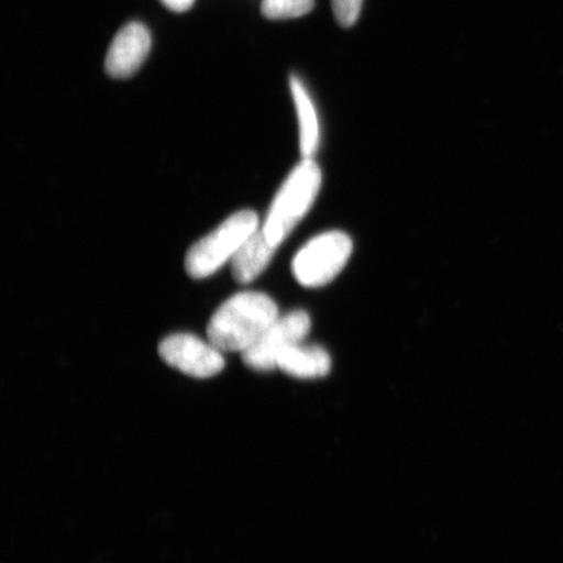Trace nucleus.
<instances>
[{"label": "nucleus", "mask_w": 563, "mask_h": 563, "mask_svg": "<svg viewBox=\"0 0 563 563\" xmlns=\"http://www.w3.org/2000/svg\"><path fill=\"white\" fill-rule=\"evenodd\" d=\"M279 317L277 302L269 295L244 291L217 309L208 323V341L222 352H245Z\"/></svg>", "instance_id": "1"}, {"label": "nucleus", "mask_w": 563, "mask_h": 563, "mask_svg": "<svg viewBox=\"0 0 563 563\" xmlns=\"http://www.w3.org/2000/svg\"><path fill=\"white\" fill-rule=\"evenodd\" d=\"M321 183V168L312 158L302 159L287 176L263 227H260V231L274 249L278 250L312 208L320 192Z\"/></svg>", "instance_id": "2"}, {"label": "nucleus", "mask_w": 563, "mask_h": 563, "mask_svg": "<svg viewBox=\"0 0 563 563\" xmlns=\"http://www.w3.org/2000/svg\"><path fill=\"white\" fill-rule=\"evenodd\" d=\"M258 229L260 220L255 211H236L189 249L186 256L187 273L195 279L213 276L224 264L234 260L244 243Z\"/></svg>", "instance_id": "3"}, {"label": "nucleus", "mask_w": 563, "mask_h": 563, "mask_svg": "<svg viewBox=\"0 0 563 563\" xmlns=\"http://www.w3.org/2000/svg\"><path fill=\"white\" fill-rule=\"evenodd\" d=\"M354 250L352 239L343 231H328L301 246L292 260V273L299 284L322 287L340 274Z\"/></svg>", "instance_id": "4"}, {"label": "nucleus", "mask_w": 563, "mask_h": 563, "mask_svg": "<svg viewBox=\"0 0 563 563\" xmlns=\"http://www.w3.org/2000/svg\"><path fill=\"white\" fill-rule=\"evenodd\" d=\"M312 320L306 311L279 316L252 347L243 352L246 367L256 372L277 369L278 357L287 347L301 343L311 332Z\"/></svg>", "instance_id": "5"}, {"label": "nucleus", "mask_w": 563, "mask_h": 563, "mask_svg": "<svg viewBox=\"0 0 563 563\" xmlns=\"http://www.w3.org/2000/svg\"><path fill=\"white\" fill-rule=\"evenodd\" d=\"M158 352L170 367L195 378H210L224 368L223 352L194 334L168 335L159 343Z\"/></svg>", "instance_id": "6"}, {"label": "nucleus", "mask_w": 563, "mask_h": 563, "mask_svg": "<svg viewBox=\"0 0 563 563\" xmlns=\"http://www.w3.org/2000/svg\"><path fill=\"white\" fill-rule=\"evenodd\" d=\"M152 37L144 24H126L115 35L106 56V70L114 79H129L135 75L151 53Z\"/></svg>", "instance_id": "7"}, {"label": "nucleus", "mask_w": 563, "mask_h": 563, "mask_svg": "<svg viewBox=\"0 0 563 563\" xmlns=\"http://www.w3.org/2000/svg\"><path fill=\"white\" fill-rule=\"evenodd\" d=\"M277 369L300 379L322 378L332 371V357L325 349L301 342L282 352Z\"/></svg>", "instance_id": "8"}, {"label": "nucleus", "mask_w": 563, "mask_h": 563, "mask_svg": "<svg viewBox=\"0 0 563 563\" xmlns=\"http://www.w3.org/2000/svg\"><path fill=\"white\" fill-rule=\"evenodd\" d=\"M276 251L258 229L232 260V276L238 284H251L269 266Z\"/></svg>", "instance_id": "9"}, {"label": "nucleus", "mask_w": 563, "mask_h": 563, "mask_svg": "<svg viewBox=\"0 0 563 563\" xmlns=\"http://www.w3.org/2000/svg\"><path fill=\"white\" fill-rule=\"evenodd\" d=\"M290 88L298 114L300 151L305 158H312L320 145V123L316 106L305 84L297 76H291Z\"/></svg>", "instance_id": "10"}, {"label": "nucleus", "mask_w": 563, "mask_h": 563, "mask_svg": "<svg viewBox=\"0 0 563 563\" xmlns=\"http://www.w3.org/2000/svg\"><path fill=\"white\" fill-rule=\"evenodd\" d=\"M314 0H263L262 12L269 20H288L311 12Z\"/></svg>", "instance_id": "11"}, {"label": "nucleus", "mask_w": 563, "mask_h": 563, "mask_svg": "<svg viewBox=\"0 0 563 563\" xmlns=\"http://www.w3.org/2000/svg\"><path fill=\"white\" fill-rule=\"evenodd\" d=\"M334 16L343 27L356 24L361 16L363 0H332Z\"/></svg>", "instance_id": "12"}, {"label": "nucleus", "mask_w": 563, "mask_h": 563, "mask_svg": "<svg viewBox=\"0 0 563 563\" xmlns=\"http://www.w3.org/2000/svg\"><path fill=\"white\" fill-rule=\"evenodd\" d=\"M161 2L174 12H186L191 9L195 0H161Z\"/></svg>", "instance_id": "13"}]
</instances>
